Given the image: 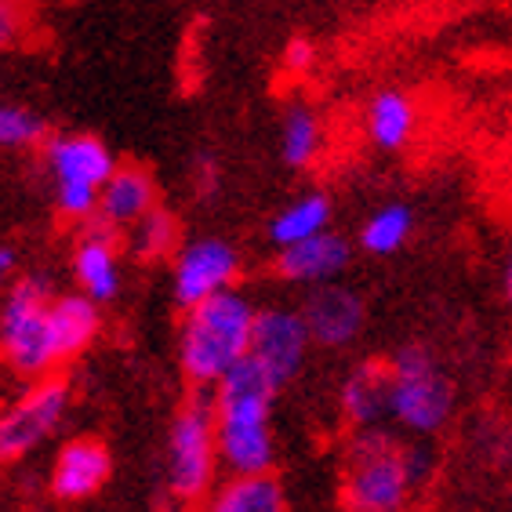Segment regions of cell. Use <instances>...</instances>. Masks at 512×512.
Returning a JSON list of instances; mask_svg holds the SVG:
<instances>
[{
    "mask_svg": "<svg viewBox=\"0 0 512 512\" xmlns=\"http://www.w3.org/2000/svg\"><path fill=\"white\" fill-rule=\"evenodd\" d=\"M178 240V222L164 207H153L146 218H138L131 226V251L138 258H164Z\"/></svg>",
    "mask_w": 512,
    "mask_h": 512,
    "instance_id": "obj_23",
    "label": "cell"
},
{
    "mask_svg": "<svg viewBox=\"0 0 512 512\" xmlns=\"http://www.w3.org/2000/svg\"><path fill=\"white\" fill-rule=\"evenodd\" d=\"M502 291H505V302L512 306V247H509V255H505V266H502Z\"/></svg>",
    "mask_w": 512,
    "mask_h": 512,
    "instance_id": "obj_29",
    "label": "cell"
},
{
    "mask_svg": "<svg viewBox=\"0 0 512 512\" xmlns=\"http://www.w3.org/2000/svg\"><path fill=\"white\" fill-rule=\"evenodd\" d=\"M313 66H316L313 40H306V37L287 40V48H284V69L287 73H291V77H306V73H313Z\"/></svg>",
    "mask_w": 512,
    "mask_h": 512,
    "instance_id": "obj_25",
    "label": "cell"
},
{
    "mask_svg": "<svg viewBox=\"0 0 512 512\" xmlns=\"http://www.w3.org/2000/svg\"><path fill=\"white\" fill-rule=\"evenodd\" d=\"M200 512H287V498L273 473L229 476L222 487H211Z\"/></svg>",
    "mask_w": 512,
    "mask_h": 512,
    "instance_id": "obj_19",
    "label": "cell"
},
{
    "mask_svg": "<svg viewBox=\"0 0 512 512\" xmlns=\"http://www.w3.org/2000/svg\"><path fill=\"white\" fill-rule=\"evenodd\" d=\"M44 164H48V175H51V182H55V189L77 186V189H95V193H102L109 175L117 171V160H113L109 146L95 135L48 138Z\"/></svg>",
    "mask_w": 512,
    "mask_h": 512,
    "instance_id": "obj_11",
    "label": "cell"
},
{
    "mask_svg": "<svg viewBox=\"0 0 512 512\" xmlns=\"http://www.w3.org/2000/svg\"><path fill=\"white\" fill-rule=\"evenodd\" d=\"M309 345H313V338H309V327L298 309L266 306L255 313L247 356L266 371L276 389H284L302 371V364H306Z\"/></svg>",
    "mask_w": 512,
    "mask_h": 512,
    "instance_id": "obj_9",
    "label": "cell"
},
{
    "mask_svg": "<svg viewBox=\"0 0 512 512\" xmlns=\"http://www.w3.org/2000/svg\"><path fill=\"white\" fill-rule=\"evenodd\" d=\"M414 128H418V109L407 91L385 88L367 106V138L382 153H400L414 138Z\"/></svg>",
    "mask_w": 512,
    "mask_h": 512,
    "instance_id": "obj_17",
    "label": "cell"
},
{
    "mask_svg": "<svg viewBox=\"0 0 512 512\" xmlns=\"http://www.w3.org/2000/svg\"><path fill=\"white\" fill-rule=\"evenodd\" d=\"M345 422L353 429H375L389 418V364H356L338 389Z\"/></svg>",
    "mask_w": 512,
    "mask_h": 512,
    "instance_id": "obj_15",
    "label": "cell"
},
{
    "mask_svg": "<svg viewBox=\"0 0 512 512\" xmlns=\"http://www.w3.org/2000/svg\"><path fill=\"white\" fill-rule=\"evenodd\" d=\"M15 273H19V251L11 244H0V287L15 280Z\"/></svg>",
    "mask_w": 512,
    "mask_h": 512,
    "instance_id": "obj_27",
    "label": "cell"
},
{
    "mask_svg": "<svg viewBox=\"0 0 512 512\" xmlns=\"http://www.w3.org/2000/svg\"><path fill=\"white\" fill-rule=\"evenodd\" d=\"M255 313V302L237 287L186 309V320L178 331L182 375L200 389H215L222 375H229L251 349Z\"/></svg>",
    "mask_w": 512,
    "mask_h": 512,
    "instance_id": "obj_2",
    "label": "cell"
},
{
    "mask_svg": "<svg viewBox=\"0 0 512 512\" xmlns=\"http://www.w3.org/2000/svg\"><path fill=\"white\" fill-rule=\"evenodd\" d=\"M48 276H26L11 287L0 306V356L22 378H48L62 364L51 335Z\"/></svg>",
    "mask_w": 512,
    "mask_h": 512,
    "instance_id": "obj_4",
    "label": "cell"
},
{
    "mask_svg": "<svg viewBox=\"0 0 512 512\" xmlns=\"http://www.w3.org/2000/svg\"><path fill=\"white\" fill-rule=\"evenodd\" d=\"M240 280V251L222 237H200L175 255L171 291L182 309H193L207 298L222 295Z\"/></svg>",
    "mask_w": 512,
    "mask_h": 512,
    "instance_id": "obj_8",
    "label": "cell"
},
{
    "mask_svg": "<svg viewBox=\"0 0 512 512\" xmlns=\"http://www.w3.org/2000/svg\"><path fill=\"white\" fill-rule=\"evenodd\" d=\"M44 135H48V124L40 120V113H33V109H26V106L0 102V149L37 146Z\"/></svg>",
    "mask_w": 512,
    "mask_h": 512,
    "instance_id": "obj_24",
    "label": "cell"
},
{
    "mask_svg": "<svg viewBox=\"0 0 512 512\" xmlns=\"http://www.w3.org/2000/svg\"><path fill=\"white\" fill-rule=\"evenodd\" d=\"M218 433H215V407L211 400L193 396L182 411L171 418L168 447H164V480L178 502H200L215 487Z\"/></svg>",
    "mask_w": 512,
    "mask_h": 512,
    "instance_id": "obj_6",
    "label": "cell"
},
{
    "mask_svg": "<svg viewBox=\"0 0 512 512\" xmlns=\"http://www.w3.org/2000/svg\"><path fill=\"white\" fill-rule=\"evenodd\" d=\"M69 411L66 378H37L26 393L0 411V465L40 447L62 425Z\"/></svg>",
    "mask_w": 512,
    "mask_h": 512,
    "instance_id": "obj_7",
    "label": "cell"
},
{
    "mask_svg": "<svg viewBox=\"0 0 512 512\" xmlns=\"http://www.w3.org/2000/svg\"><path fill=\"white\" fill-rule=\"evenodd\" d=\"M51 335H55V349H59V360H73L95 342L102 327L99 302H91L88 295H62L51 298Z\"/></svg>",
    "mask_w": 512,
    "mask_h": 512,
    "instance_id": "obj_18",
    "label": "cell"
},
{
    "mask_svg": "<svg viewBox=\"0 0 512 512\" xmlns=\"http://www.w3.org/2000/svg\"><path fill=\"white\" fill-rule=\"evenodd\" d=\"M276 389L262 367L244 356L222 382L215 385V433L218 458L229 476H258L273 469L276 436H273V400Z\"/></svg>",
    "mask_w": 512,
    "mask_h": 512,
    "instance_id": "obj_1",
    "label": "cell"
},
{
    "mask_svg": "<svg viewBox=\"0 0 512 512\" xmlns=\"http://www.w3.org/2000/svg\"><path fill=\"white\" fill-rule=\"evenodd\" d=\"M73 276H77L80 295H88L99 306L120 295L124 269H120L117 229H109L106 222L84 229V237L73 247Z\"/></svg>",
    "mask_w": 512,
    "mask_h": 512,
    "instance_id": "obj_13",
    "label": "cell"
},
{
    "mask_svg": "<svg viewBox=\"0 0 512 512\" xmlns=\"http://www.w3.org/2000/svg\"><path fill=\"white\" fill-rule=\"evenodd\" d=\"M454 385L425 345H404L389 360V418L414 436H433L451 422Z\"/></svg>",
    "mask_w": 512,
    "mask_h": 512,
    "instance_id": "obj_5",
    "label": "cell"
},
{
    "mask_svg": "<svg viewBox=\"0 0 512 512\" xmlns=\"http://www.w3.org/2000/svg\"><path fill=\"white\" fill-rule=\"evenodd\" d=\"M353 262V247L342 233L335 229H324V233H316V237L302 240V244H291V247H280V255H276V276L287 280V284H309V287H320V284H331L338 276L349 269Z\"/></svg>",
    "mask_w": 512,
    "mask_h": 512,
    "instance_id": "obj_12",
    "label": "cell"
},
{
    "mask_svg": "<svg viewBox=\"0 0 512 512\" xmlns=\"http://www.w3.org/2000/svg\"><path fill=\"white\" fill-rule=\"evenodd\" d=\"M22 37V11L11 0H0V51Z\"/></svg>",
    "mask_w": 512,
    "mask_h": 512,
    "instance_id": "obj_26",
    "label": "cell"
},
{
    "mask_svg": "<svg viewBox=\"0 0 512 512\" xmlns=\"http://www.w3.org/2000/svg\"><path fill=\"white\" fill-rule=\"evenodd\" d=\"M298 313L306 320L313 345H324V349H345V345H353L356 338H360V331H364V320H367L364 298L356 295L353 287L338 284V280L313 287Z\"/></svg>",
    "mask_w": 512,
    "mask_h": 512,
    "instance_id": "obj_10",
    "label": "cell"
},
{
    "mask_svg": "<svg viewBox=\"0 0 512 512\" xmlns=\"http://www.w3.org/2000/svg\"><path fill=\"white\" fill-rule=\"evenodd\" d=\"M215 182H218V168L211 157H200L197 160V189L200 193H215Z\"/></svg>",
    "mask_w": 512,
    "mask_h": 512,
    "instance_id": "obj_28",
    "label": "cell"
},
{
    "mask_svg": "<svg viewBox=\"0 0 512 512\" xmlns=\"http://www.w3.org/2000/svg\"><path fill=\"white\" fill-rule=\"evenodd\" d=\"M320 146H324L320 117L306 102L287 106L284 120H280V157H284L287 168H309L320 157Z\"/></svg>",
    "mask_w": 512,
    "mask_h": 512,
    "instance_id": "obj_21",
    "label": "cell"
},
{
    "mask_svg": "<svg viewBox=\"0 0 512 512\" xmlns=\"http://www.w3.org/2000/svg\"><path fill=\"white\" fill-rule=\"evenodd\" d=\"M153 207H157V186L149 171L117 168L99 193V222H106L109 229H131Z\"/></svg>",
    "mask_w": 512,
    "mask_h": 512,
    "instance_id": "obj_16",
    "label": "cell"
},
{
    "mask_svg": "<svg viewBox=\"0 0 512 512\" xmlns=\"http://www.w3.org/2000/svg\"><path fill=\"white\" fill-rule=\"evenodd\" d=\"M324 229H331V197L320 189H309V193H302V197H295L291 204L276 211L273 222H269V240L280 251V247L302 244V240L316 237Z\"/></svg>",
    "mask_w": 512,
    "mask_h": 512,
    "instance_id": "obj_20",
    "label": "cell"
},
{
    "mask_svg": "<svg viewBox=\"0 0 512 512\" xmlns=\"http://www.w3.org/2000/svg\"><path fill=\"white\" fill-rule=\"evenodd\" d=\"M109 473H113L109 447L102 440L80 436V440H69L59 451V458L51 465L48 487L59 502H84V498H91V494H99L106 487Z\"/></svg>",
    "mask_w": 512,
    "mask_h": 512,
    "instance_id": "obj_14",
    "label": "cell"
},
{
    "mask_svg": "<svg viewBox=\"0 0 512 512\" xmlns=\"http://www.w3.org/2000/svg\"><path fill=\"white\" fill-rule=\"evenodd\" d=\"M411 233H414V211L411 207L407 204H385L364 222V229H360V247L375 258L396 255V251L411 240Z\"/></svg>",
    "mask_w": 512,
    "mask_h": 512,
    "instance_id": "obj_22",
    "label": "cell"
},
{
    "mask_svg": "<svg viewBox=\"0 0 512 512\" xmlns=\"http://www.w3.org/2000/svg\"><path fill=\"white\" fill-rule=\"evenodd\" d=\"M414 491H422V483L414 480L407 444L382 425L356 429L342 476L345 512H407Z\"/></svg>",
    "mask_w": 512,
    "mask_h": 512,
    "instance_id": "obj_3",
    "label": "cell"
}]
</instances>
